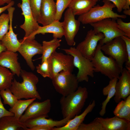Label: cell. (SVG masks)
Here are the masks:
<instances>
[{"label":"cell","mask_w":130,"mask_h":130,"mask_svg":"<svg viewBox=\"0 0 130 130\" xmlns=\"http://www.w3.org/2000/svg\"><path fill=\"white\" fill-rule=\"evenodd\" d=\"M20 76L23 82L20 83L14 78L9 88L17 99L35 98L41 100V97L37 91L36 86L39 81L38 77L33 73L22 69Z\"/></svg>","instance_id":"1"},{"label":"cell","mask_w":130,"mask_h":130,"mask_svg":"<svg viewBox=\"0 0 130 130\" xmlns=\"http://www.w3.org/2000/svg\"><path fill=\"white\" fill-rule=\"evenodd\" d=\"M87 89L81 86L68 95L62 96L60 100L63 118L69 117L72 119L81 112L88 97Z\"/></svg>","instance_id":"2"},{"label":"cell","mask_w":130,"mask_h":130,"mask_svg":"<svg viewBox=\"0 0 130 130\" xmlns=\"http://www.w3.org/2000/svg\"><path fill=\"white\" fill-rule=\"evenodd\" d=\"M102 39L99 41L91 60L94 72H100L110 80L114 78L118 79L122 70L113 58L105 56L102 52L101 49L103 45Z\"/></svg>","instance_id":"3"},{"label":"cell","mask_w":130,"mask_h":130,"mask_svg":"<svg viewBox=\"0 0 130 130\" xmlns=\"http://www.w3.org/2000/svg\"><path fill=\"white\" fill-rule=\"evenodd\" d=\"M103 2L102 6L95 5L87 13L79 16L78 20L83 24H90L108 18L117 19L118 18L125 19L127 18L126 15L119 14L114 12L113 9L116 6L110 1L103 0Z\"/></svg>","instance_id":"4"},{"label":"cell","mask_w":130,"mask_h":130,"mask_svg":"<svg viewBox=\"0 0 130 130\" xmlns=\"http://www.w3.org/2000/svg\"><path fill=\"white\" fill-rule=\"evenodd\" d=\"M62 50L67 54L72 56L73 58L74 67L78 71L76 77L78 82H88L89 76L94 77V69L91 60L83 56L79 51L74 47Z\"/></svg>","instance_id":"5"},{"label":"cell","mask_w":130,"mask_h":130,"mask_svg":"<svg viewBox=\"0 0 130 130\" xmlns=\"http://www.w3.org/2000/svg\"><path fill=\"white\" fill-rule=\"evenodd\" d=\"M52 80L56 91L62 96H66L74 92L78 87L76 76L69 71L60 72Z\"/></svg>","instance_id":"6"},{"label":"cell","mask_w":130,"mask_h":130,"mask_svg":"<svg viewBox=\"0 0 130 130\" xmlns=\"http://www.w3.org/2000/svg\"><path fill=\"white\" fill-rule=\"evenodd\" d=\"M102 51L113 58L122 70L124 64L127 61L125 42L121 37H117L102 45Z\"/></svg>","instance_id":"7"},{"label":"cell","mask_w":130,"mask_h":130,"mask_svg":"<svg viewBox=\"0 0 130 130\" xmlns=\"http://www.w3.org/2000/svg\"><path fill=\"white\" fill-rule=\"evenodd\" d=\"M116 20L108 18L90 24L96 33L101 32L103 34L104 37L102 39L103 44L117 37L126 36L118 28Z\"/></svg>","instance_id":"8"},{"label":"cell","mask_w":130,"mask_h":130,"mask_svg":"<svg viewBox=\"0 0 130 130\" xmlns=\"http://www.w3.org/2000/svg\"><path fill=\"white\" fill-rule=\"evenodd\" d=\"M50 74L52 80L61 72H72L74 68L73 58L71 55H65L56 51L53 52L48 59Z\"/></svg>","instance_id":"9"},{"label":"cell","mask_w":130,"mask_h":130,"mask_svg":"<svg viewBox=\"0 0 130 130\" xmlns=\"http://www.w3.org/2000/svg\"><path fill=\"white\" fill-rule=\"evenodd\" d=\"M104 37L101 32L96 33L92 29L88 31L84 39L76 48L85 57L91 60L93 57L98 42Z\"/></svg>","instance_id":"10"},{"label":"cell","mask_w":130,"mask_h":130,"mask_svg":"<svg viewBox=\"0 0 130 130\" xmlns=\"http://www.w3.org/2000/svg\"><path fill=\"white\" fill-rule=\"evenodd\" d=\"M51 108V100L47 99L42 102L33 101L28 106L19 119L24 123L26 121L40 117H48Z\"/></svg>","instance_id":"11"},{"label":"cell","mask_w":130,"mask_h":130,"mask_svg":"<svg viewBox=\"0 0 130 130\" xmlns=\"http://www.w3.org/2000/svg\"><path fill=\"white\" fill-rule=\"evenodd\" d=\"M19 40L21 44L18 51L24 59L31 69L33 71L35 67L32 58L36 55L42 54V45L35 39Z\"/></svg>","instance_id":"12"},{"label":"cell","mask_w":130,"mask_h":130,"mask_svg":"<svg viewBox=\"0 0 130 130\" xmlns=\"http://www.w3.org/2000/svg\"><path fill=\"white\" fill-rule=\"evenodd\" d=\"M75 15L68 8L64 14V20L62 22L65 40L70 46L75 45V37L79 29L80 22L76 19Z\"/></svg>","instance_id":"13"},{"label":"cell","mask_w":130,"mask_h":130,"mask_svg":"<svg viewBox=\"0 0 130 130\" xmlns=\"http://www.w3.org/2000/svg\"><path fill=\"white\" fill-rule=\"evenodd\" d=\"M21 0V3H19L17 6L21 8L22 12L21 14L24 17V23L20 26L25 32V35L23 39H25L36 31L40 26L33 17L29 0Z\"/></svg>","instance_id":"14"},{"label":"cell","mask_w":130,"mask_h":130,"mask_svg":"<svg viewBox=\"0 0 130 130\" xmlns=\"http://www.w3.org/2000/svg\"><path fill=\"white\" fill-rule=\"evenodd\" d=\"M121 73L115 86L114 99L117 103L122 99H125L130 94V71L123 68Z\"/></svg>","instance_id":"15"},{"label":"cell","mask_w":130,"mask_h":130,"mask_svg":"<svg viewBox=\"0 0 130 130\" xmlns=\"http://www.w3.org/2000/svg\"><path fill=\"white\" fill-rule=\"evenodd\" d=\"M15 9V8L12 6L7 9L10 18L9 29V31L2 38L1 42L6 50L16 52L18 50L21 42L18 39L17 34L14 33L12 26L13 14Z\"/></svg>","instance_id":"16"},{"label":"cell","mask_w":130,"mask_h":130,"mask_svg":"<svg viewBox=\"0 0 130 130\" xmlns=\"http://www.w3.org/2000/svg\"><path fill=\"white\" fill-rule=\"evenodd\" d=\"M16 52L6 50L0 55V65L9 69L14 75L20 76L21 67Z\"/></svg>","instance_id":"17"},{"label":"cell","mask_w":130,"mask_h":130,"mask_svg":"<svg viewBox=\"0 0 130 130\" xmlns=\"http://www.w3.org/2000/svg\"><path fill=\"white\" fill-rule=\"evenodd\" d=\"M56 12V3L54 0H42L38 23L43 26L52 23L55 20Z\"/></svg>","instance_id":"18"},{"label":"cell","mask_w":130,"mask_h":130,"mask_svg":"<svg viewBox=\"0 0 130 130\" xmlns=\"http://www.w3.org/2000/svg\"><path fill=\"white\" fill-rule=\"evenodd\" d=\"M102 125L104 130H130V121L115 116L110 118H95Z\"/></svg>","instance_id":"19"},{"label":"cell","mask_w":130,"mask_h":130,"mask_svg":"<svg viewBox=\"0 0 130 130\" xmlns=\"http://www.w3.org/2000/svg\"><path fill=\"white\" fill-rule=\"evenodd\" d=\"M47 33H52L53 38H61L64 35L63 22L55 20L52 23L47 25L42 26H40L36 31L25 39H34L35 35L37 34H41L44 35Z\"/></svg>","instance_id":"20"},{"label":"cell","mask_w":130,"mask_h":130,"mask_svg":"<svg viewBox=\"0 0 130 130\" xmlns=\"http://www.w3.org/2000/svg\"><path fill=\"white\" fill-rule=\"evenodd\" d=\"M96 105L93 100L90 103L83 112L80 115H76L70 119L64 126L59 127L53 128L52 130H77L80 125L84 119L86 115L93 110Z\"/></svg>","instance_id":"21"},{"label":"cell","mask_w":130,"mask_h":130,"mask_svg":"<svg viewBox=\"0 0 130 130\" xmlns=\"http://www.w3.org/2000/svg\"><path fill=\"white\" fill-rule=\"evenodd\" d=\"M71 119L69 117H68L58 121L53 120L51 119H47L45 117H40L27 121L24 123L27 128L37 126H44L52 128L64 126Z\"/></svg>","instance_id":"22"},{"label":"cell","mask_w":130,"mask_h":130,"mask_svg":"<svg viewBox=\"0 0 130 130\" xmlns=\"http://www.w3.org/2000/svg\"><path fill=\"white\" fill-rule=\"evenodd\" d=\"M98 0H72L68 8L75 15H80L87 13L95 6Z\"/></svg>","instance_id":"23"},{"label":"cell","mask_w":130,"mask_h":130,"mask_svg":"<svg viewBox=\"0 0 130 130\" xmlns=\"http://www.w3.org/2000/svg\"><path fill=\"white\" fill-rule=\"evenodd\" d=\"M20 128L27 130V128L14 116H5L0 119V130H17Z\"/></svg>","instance_id":"24"},{"label":"cell","mask_w":130,"mask_h":130,"mask_svg":"<svg viewBox=\"0 0 130 130\" xmlns=\"http://www.w3.org/2000/svg\"><path fill=\"white\" fill-rule=\"evenodd\" d=\"M61 40L53 38L49 41H43L42 45V52L40 58L41 63L48 59L60 45Z\"/></svg>","instance_id":"25"},{"label":"cell","mask_w":130,"mask_h":130,"mask_svg":"<svg viewBox=\"0 0 130 130\" xmlns=\"http://www.w3.org/2000/svg\"><path fill=\"white\" fill-rule=\"evenodd\" d=\"M118 80L117 78L110 80L108 84L103 89V94L104 96H107V97L102 103L101 109L99 112L100 115L102 116H103L106 113V107L107 104L114 96L116 92V85Z\"/></svg>","instance_id":"26"},{"label":"cell","mask_w":130,"mask_h":130,"mask_svg":"<svg viewBox=\"0 0 130 130\" xmlns=\"http://www.w3.org/2000/svg\"><path fill=\"white\" fill-rule=\"evenodd\" d=\"M118 103L114 111L115 116L130 121V95Z\"/></svg>","instance_id":"27"},{"label":"cell","mask_w":130,"mask_h":130,"mask_svg":"<svg viewBox=\"0 0 130 130\" xmlns=\"http://www.w3.org/2000/svg\"><path fill=\"white\" fill-rule=\"evenodd\" d=\"M36 99L32 98L26 100H18L13 106L9 109V111L14 114L15 118L19 120L29 105Z\"/></svg>","instance_id":"28"},{"label":"cell","mask_w":130,"mask_h":130,"mask_svg":"<svg viewBox=\"0 0 130 130\" xmlns=\"http://www.w3.org/2000/svg\"><path fill=\"white\" fill-rule=\"evenodd\" d=\"M14 75L6 68L0 65V91L10 88Z\"/></svg>","instance_id":"29"},{"label":"cell","mask_w":130,"mask_h":130,"mask_svg":"<svg viewBox=\"0 0 130 130\" xmlns=\"http://www.w3.org/2000/svg\"><path fill=\"white\" fill-rule=\"evenodd\" d=\"M0 94L4 104L8 105L10 108L12 107L18 100L9 88L0 91Z\"/></svg>","instance_id":"30"},{"label":"cell","mask_w":130,"mask_h":130,"mask_svg":"<svg viewBox=\"0 0 130 130\" xmlns=\"http://www.w3.org/2000/svg\"><path fill=\"white\" fill-rule=\"evenodd\" d=\"M9 21L8 14L3 13L0 15V41L9 30Z\"/></svg>","instance_id":"31"},{"label":"cell","mask_w":130,"mask_h":130,"mask_svg":"<svg viewBox=\"0 0 130 130\" xmlns=\"http://www.w3.org/2000/svg\"><path fill=\"white\" fill-rule=\"evenodd\" d=\"M72 0H56V12L55 20L59 21L61 18L63 13L68 7Z\"/></svg>","instance_id":"32"},{"label":"cell","mask_w":130,"mask_h":130,"mask_svg":"<svg viewBox=\"0 0 130 130\" xmlns=\"http://www.w3.org/2000/svg\"><path fill=\"white\" fill-rule=\"evenodd\" d=\"M42 0H29L33 17L38 23L40 17V9Z\"/></svg>","instance_id":"33"},{"label":"cell","mask_w":130,"mask_h":130,"mask_svg":"<svg viewBox=\"0 0 130 130\" xmlns=\"http://www.w3.org/2000/svg\"><path fill=\"white\" fill-rule=\"evenodd\" d=\"M77 130H104V129L101 123L95 119L88 124L82 123L79 126Z\"/></svg>","instance_id":"34"},{"label":"cell","mask_w":130,"mask_h":130,"mask_svg":"<svg viewBox=\"0 0 130 130\" xmlns=\"http://www.w3.org/2000/svg\"><path fill=\"white\" fill-rule=\"evenodd\" d=\"M37 72L44 78H50L49 65L48 59L44 61L41 64H39L36 67Z\"/></svg>","instance_id":"35"},{"label":"cell","mask_w":130,"mask_h":130,"mask_svg":"<svg viewBox=\"0 0 130 130\" xmlns=\"http://www.w3.org/2000/svg\"><path fill=\"white\" fill-rule=\"evenodd\" d=\"M116 21L119 29L124 33L126 36L130 38V22H124L121 18H118Z\"/></svg>","instance_id":"36"},{"label":"cell","mask_w":130,"mask_h":130,"mask_svg":"<svg viewBox=\"0 0 130 130\" xmlns=\"http://www.w3.org/2000/svg\"><path fill=\"white\" fill-rule=\"evenodd\" d=\"M124 41L126 46L127 55V61L125 63V68L130 71V38L125 35L121 37Z\"/></svg>","instance_id":"37"},{"label":"cell","mask_w":130,"mask_h":130,"mask_svg":"<svg viewBox=\"0 0 130 130\" xmlns=\"http://www.w3.org/2000/svg\"><path fill=\"white\" fill-rule=\"evenodd\" d=\"M14 116L13 113L7 110L4 107L1 100L0 94V119L5 116Z\"/></svg>","instance_id":"38"},{"label":"cell","mask_w":130,"mask_h":130,"mask_svg":"<svg viewBox=\"0 0 130 130\" xmlns=\"http://www.w3.org/2000/svg\"><path fill=\"white\" fill-rule=\"evenodd\" d=\"M112 2L117 8V11L118 12H122L123 8L125 5L126 0H108Z\"/></svg>","instance_id":"39"},{"label":"cell","mask_w":130,"mask_h":130,"mask_svg":"<svg viewBox=\"0 0 130 130\" xmlns=\"http://www.w3.org/2000/svg\"><path fill=\"white\" fill-rule=\"evenodd\" d=\"M52 128L44 126H37L27 128V130H52Z\"/></svg>","instance_id":"40"},{"label":"cell","mask_w":130,"mask_h":130,"mask_svg":"<svg viewBox=\"0 0 130 130\" xmlns=\"http://www.w3.org/2000/svg\"><path fill=\"white\" fill-rule=\"evenodd\" d=\"M14 4V1L12 0L10 3L4 6L0 7V14L2 12L5 11L9 7L12 6Z\"/></svg>","instance_id":"41"},{"label":"cell","mask_w":130,"mask_h":130,"mask_svg":"<svg viewBox=\"0 0 130 130\" xmlns=\"http://www.w3.org/2000/svg\"><path fill=\"white\" fill-rule=\"evenodd\" d=\"M130 0H126V2L124 6L123 7V9H130Z\"/></svg>","instance_id":"42"},{"label":"cell","mask_w":130,"mask_h":130,"mask_svg":"<svg viewBox=\"0 0 130 130\" xmlns=\"http://www.w3.org/2000/svg\"><path fill=\"white\" fill-rule=\"evenodd\" d=\"M12 1V0H0V6L3 5L5 3L8 4Z\"/></svg>","instance_id":"43"},{"label":"cell","mask_w":130,"mask_h":130,"mask_svg":"<svg viewBox=\"0 0 130 130\" xmlns=\"http://www.w3.org/2000/svg\"><path fill=\"white\" fill-rule=\"evenodd\" d=\"M6 50V48L2 44L1 42H0V55L3 52Z\"/></svg>","instance_id":"44"},{"label":"cell","mask_w":130,"mask_h":130,"mask_svg":"<svg viewBox=\"0 0 130 130\" xmlns=\"http://www.w3.org/2000/svg\"><path fill=\"white\" fill-rule=\"evenodd\" d=\"M123 13L125 15H130V9L124 10Z\"/></svg>","instance_id":"45"},{"label":"cell","mask_w":130,"mask_h":130,"mask_svg":"<svg viewBox=\"0 0 130 130\" xmlns=\"http://www.w3.org/2000/svg\"><path fill=\"white\" fill-rule=\"evenodd\" d=\"M100 0H98V1H100Z\"/></svg>","instance_id":"46"}]
</instances>
